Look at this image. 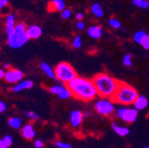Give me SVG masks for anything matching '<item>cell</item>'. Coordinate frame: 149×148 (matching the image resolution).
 Returning <instances> with one entry per match:
<instances>
[{"label": "cell", "mask_w": 149, "mask_h": 148, "mask_svg": "<svg viewBox=\"0 0 149 148\" xmlns=\"http://www.w3.org/2000/svg\"><path fill=\"white\" fill-rule=\"evenodd\" d=\"M72 96L83 101H90L98 96V92L92 80L77 76L67 83Z\"/></svg>", "instance_id": "obj_1"}, {"label": "cell", "mask_w": 149, "mask_h": 148, "mask_svg": "<svg viewBox=\"0 0 149 148\" xmlns=\"http://www.w3.org/2000/svg\"><path fill=\"white\" fill-rule=\"evenodd\" d=\"M92 82L97 90L98 96L107 99L113 98L121 83L106 73H100L96 75L92 78Z\"/></svg>", "instance_id": "obj_2"}, {"label": "cell", "mask_w": 149, "mask_h": 148, "mask_svg": "<svg viewBox=\"0 0 149 148\" xmlns=\"http://www.w3.org/2000/svg\"><path fill=\"white\" fill-rule=\"evenodd\" d=\"M138 96V91L134 87L126 83L121 82L115 95L112 98V100L120 105L129 106L134 103Z\"/></svg>", "instance_id": "obj_3"}, {"label": "cell", "mask_w": 149, "mask_h": 148, "mask_svg": "<svg viewBox=\"0 0 149 148\" xmlns=\"http://www.w3.org/2000/svg\"><path fill=\"white\" fill-rule=\"evenodd\" d=\"M29 40L27 35V26L23 22L17 23L13 30L7 35V44L13 49L22 47Z\"/></svg>", "instance_id": "obj_4"}, {"label": "cell", "mask_w": 149, "mask_h": 148, "mask_svg": "<svg viewBox=\"0 0 149 148\" xmlns=\"http://www.w3.org/2000/svg\"><path fill=\"white\" fill-rule=\"evenodd\" d=\"M56 79L61 83H68L77 76V74L74 67L68 62H61L54 68Z\"/></svg>", "instance_id": "obj_5"}, {"label": "cell", "mask_w": 149, "mask_h": 148, "mask_svg": "<svg viewBox=\"0 0 149 148\" xmlns=\"http://www.w3.org/2000/svg\"><path fill=\"white\" fill-rule=\"evenodd\" d=\"M94 108L98 114L104 116L111 115L116 110L115 102L112 101V99H107V98H101L100 99H99L95 103Z\"/></svg>", "instance_id": "obj_6"}, {"label": "cell", "mask_w": 149, "mask_h": 148, "mask_svg": "<svg viewBox=\"0 0 149 148\" xmlns=\"http://www.w3.org/2000/svg\"><path fill=\"white\" fill-rule=\"evenodd\" d=\"M116 114L119 119L123 121L124 122L132 123L136 122L138 115H139V111L136 108H130V107H120L117 109Z\"/></svg>", "instance_id": "obj_7"}, {"label": "cell", "mask_w": 149, "mask_h": 148, "mask_svg": "<svg viewBox=\"0 0 149 148\" xmlns=\"http://www.w3.org/2000/svg\"><path fill=\"white\" fill-rule=\"evenodd\" d=\"M24 74L22 71L16 69V68H10L6 71V75L4 79L9 83H17L21 82L23 79Z\"/></svg>", "instance_id": "obj_8"}, {"label": "cell", "mask_w": 149, "mask_h": 148, "mask_svg": "<svg viewBox=\"0 0 149 148\" xmlns=\"http://www.w3.org/2000/svg\"><path fill=\"white\" fill-rule=\"evenodd\" d=\"M84 114L79 110H74L70 113V116H69V121L70 123L73 127L77 128L81 125L83 119H84Z\"/></svg>", "instance_id": "obj_9"}, {"label": "cell", "mask_w": 149, "mask_h": 148, "mask_svg": "<svg viewBox=\"0 0 149 148\" xmlns=\"http://www.w3.org/2000/svg\"><path fill=\"white\" fill-rule=\"evenodd\" d=\"M43 30L38 25H30L27 27V35L29 39H37L42 35Z\"/></svg>", "instance_id": "obj_10"}, {"label": "cell", "mask_w": 149, "mask_h": 148, "mask_svg": "<svg viewBox=\"0 0 149 148\" xmlns=\"http://www.w3.org/2000/svg\"><path fill=\"white\" fill-rule=\"evenodd\" d=\"M22 135L24 138H26L28 140L33 139L36 136L34 126L31 123H28V124L24 125L22 129Z\"/></svg>", "instance_id": "obj_11"}, {"label": "cell", "mask_w": 149, "mask_h": 148, "mask_svg": "<svg viewBox=\"0 0 149 148\" xmlns=\"http://www.w3.org/2000/svg\"><path fill=\"white\" fill-rule=\"evenodd\" d=\"M33 87V82L30 80H23L19 82L15 86L11 88V91L13 92H20L23 90H29Z\"/></svg>", "instance_id": "obj_12"}, {"label": "cell", "mask_w": 149, "mask_h": 148, "mask_svg": "<svg viewBox=\"0 0 149 148\" xmlns=\"http://www.w3.org/2000/svg\"><path fill=\"white\" fill-rule=\"evenodd\" d=\"M87 34L92 39H100L103 35V30H102L101 27L94 25V26H91L88 28Z\"/></svg>", "instance_id": "obj_13"}, {"label": "cell", "mask_w": 149, "mask_h": 148, "mask_svg": "<svg viewBox=\"0 0 149 148\" xmlns=\"http://www.w3.org/2000/svg\"><path fill=\"white\" fill-rule=\"evenodd\" d=\"M16 23H15V16L13 13H9L6 16V35H9L14 28Z\"/></svg>", "instance_id": "obj_14"}, {"label": "cell", "mask_w": 149, "mask_h": 148, "mask_svg": "<svg viewBox=\"0 0 149 148\" xmlns=\"http://www.w3.org/2000/svg\"><path fill=\"white\" fill-rule=\"evenodd\" d=\"M134 108H136L138 111L144 110L148 106V99L145 96H140L139 95L136 99V100L133 103Z\"/></svg>", "instance_id": "obj_15"}, {"label": "cell", "mask_w": 149, "mask_h": 148, "mask_svg": "<svg viewBox=\"0 0 149 148\" xmlns=\"http://www.w3.org/2000/svg\"><path fill=\"white\" fill-rule=\"evenodd\" d=\"M40 67H41V69L42 71L45 74V75L49 77V78H52V79H56V76H55V72H54V69L46 62H42L40 64Z\"/></svg>", "instance_id": "obj_16"}, {"label": "cell", "mask_w": 149, "mask_h": 148, "mask_svg": "<svg viewBox=\"0 0 149 148\" xmlns=\"http://www.w3.org/2000/svg\"><path fill=\"white\" fill-rule=\"evenodd\" d=\"M112 127H113L114 131L121 137H125V136L129 135V133H130V129L127 127L120 126L116 122H114L113 124H112Z\"/></svg>", "instance_id": "obj_17"}, {"label": "cell", "mask_w": 149, "mask_h": 148, "mask_svg": "<svg viewBox=\"0 0 149 148\" xmlns=\"http://www.w3.org/2000/svg\"><path fill=\"white\" fill-rule=\"evenodd\" d=\"M91 13L93 15H94L95 17H97V18H102L104 16V10H103L102 6L98 3L91 5Z\"/></svg>", "instance_id": "obj_18"}, {"label": "cell", "mask_w": 149, "mask_h": 148, "mask_svg": "<svg viewBox=\"0 0 149 148\" xmlns=\"http://www.w3.org/2000/svg\"><path fill=\"white\" fill-rule=\"evenodd\" d=\"M51 7L55 11H63L66 8L64 0H51Z\"/></svg>", "instance_id": "obj_19"}, {"label": "cell", "mask_w": 149, "mask_h": 148, "mask_svg": "<svg viewBox=\"0 0 149 148\" xmlns=\"http://www.w3.org/2000/svg\"><path fill=\"white\" fill-rule=\"evenodd\" d=\"M22 119L19 118V117H16V116H13V117H11L9 120H8V124L10 127H12L13 129H21L22 127Z\"/></svg>", "instance_id": "obj_20"}, {"label": "cell", "mask_w": 149, "mask_h": 148, "mask_svg": "<svg viewBox=\"0 0 149 148\" xmlns=\"http://www.w3.org/2000/svg\"><path fill=\"white\" fill-rule=\"evenodd\" d=\"M64 87L65 86L62 84H55L49 88V91H50V93H52L53 95H59L60 92L63 90Z\"/></svg>", "instance_id": "obj_21"}, {"label": "cell", "mask_w": 149, "mask_h": 148, "mask_svg": "<svg viewBox=\"0 0 149 148\" xmlns=\"http://www.w3.org/2000/svg\"><path fill=\"white\" fill-rule=\"evenodd\" d=\"M60 99H68L70 97H72V93H71V90L68 89V87H64L63 90L60 92V94L58 95Z\"/></svg>", "instance_id": "obj_22"}, {"label": "cell", "mask_w": 149, "mask_h": 148, "mask_svg": "<svg viewBox=\"0 0 149 148\" xmlns=\"http://www.w3.org/2000/svg\"><path fill=\"white\" fill-rule=\"evenodd\" d=\"M146 35V33L145 31H142V30H139L137 31L134 35H133V40L135 41V43L140 44H141V41L143 40V38H145V35Z\"/></svg>", "instance_id": "obj_23"}, {"label": "cell", "mask_w": 149, "mask_h": 148, "mask_svg": "<svg viewBox=\"0 0 149 148\" xmlns=\"http://www.w3.org/2000/svg\"><path fill=\"white\" fill-rule=\"evenodd\" d=\"M123 64L124 67H132L133 61H132V56L130 54H125L123 58Z\"/></svg>", "instance_id": "obj_24"}, {"label": "cell", "mask_w": 149, "mask_h": 148, "mask_svg": "<svg viewBox=\"0 0 149 148\" xmlns=\"http://www.w3.org/2000/svg\"><path fill=\"white\" fill-rule=\"evenodd\" d=\"M132 4L141 9H147V0H132Z\"/></svg>", "instance_id": "obj_25"}, {"label": "cell", "mask_w": 149, "mask_h": 148, "mask_svg": "<svg viewBox=\"0 0 149 148\" xmlns=\"http://www.w3.org/2000/svg\"><path fill=\"white\" fill-rule=\"evenodd\" d=\"M108 24L111 28H113L115 29H119L122 27L121 22L117 19H115V18H111V19L108 21Z\"/></svg>", "instance_id": "obj_26"}, {"label": "cell", "mask_w": 149, "mask_h": 148, "mask_svg": "<svg viewBox=\"0 0 149 148\" xmlns=\"http://www.w3.org/2000/svg\"><path fill=\"white\" fill-rule=\"evenodd\" d=\"M82 44H83V41H82V38L80 35H77L76 38H74L73 42H72V45L74 48L76 49H79L82 47Z\"/></svg>", "instance_id": "obj_27"}, {"label": "cell", "mask_w": 149, "mask_h": 148, "mask_svg": "<svg viewBox=\"0 0 149 148\" xmlns=\"http://www.w3.org/2000/svg\"><path fill=\"white\" fill-rule=\"evenodd\" d=\"M54 145L58 148H72V145L67 142H62V141H55Z\"/></svg>", "instance_id": "obj_28"}, {"label": "cell", "mask_w": 149, "mask_h": 148, "mask_svg": "<svg viewBox=\"0 0 149 148\" xmlns=\"http://www.w3.org/2000/svg\"><path fill=\"white\" fill-rule=\"evenodd\" d=\"M25 115L30 120H33V121H36V120H38V118H39L38 115L36 114L35 112H32V111H25Z\"/></svg>", "instance_id": "obj_29"}, {"label": "cell", "mask_w": 149, "mask_h": 148, "mask_svg": "<svg viewBox=\"0 0 149 148\" xmlns=\"http://www.w3.org/2000/svg\"><path fill=\"white\" fill-rule=\"evenodd\" d=\"M142 47L146 50H149V35L146 34L145 35V38H143V40L141 41V44Z\"/></svg>", "instance_id": "obj_30"}, {"label": "cell", "mask_w": 149, "mask_h": 148, "mask_svg": "<svg viewBox=\"0 0 149 148\" xmlns=\"http://www.w3.org/2000/svg\"><path fill=\"white\" fill-rule=\"evenodd\" d=\"M72 15V11L70 9H64L63 11H61V18L64 20H68L71 17Z\"/></svg>", "instance_id": "obj_31"}, {"label": "cell", "mask_w": 149, "mask_h": 148, "mask_svg": "<svg viewBox=\"0 0 149 148\" xmlns=\"http://www.w3.org/2000/svg\"><path fill=\"white\" fill-rule=\"evenodd\" d=\"M9 4V0H0V13H2L5 9H6Z\"/></svg>", "instance_id": "obj_32"}, {"label": "cell", "mask_w": 149, "mask_h": 148, "mask_svg": "<svg viewBox=\"0 0 149 148\" xmlns=\"http://www.w3.org/2000/svg\"><path fill=\"white\" fill-rule=\"evenodd\" d=\"M3 141H4L5 144L9 147V146L12 145V144H13V138H12L11 136H9V135H6V136H5V137L3 138Z\"/></svg>", "instance_id": "obj_33"}, {"label": "cell", "mask_w": 149, "mask_h": 148, "mask_svg": "<svg viewBox=\"0 0 149 148\" xmlns=\"http://www.w3.org/2000/svg\"><path fill=\"white\" fill-rule=\"evenodd\" d=\"M76 26H77V28L78 30H84V29L85 28V27H86L85 23H84L83 21H77Z\"/></svg>", "instance_id": "obj_34"}, {"label": "cell", "mask_w": 149, "mask_h": 148, "mask_svg": "<svg viewBox=\"0 0 149 148\" xmlns=\"http://www.w3.org/2000/svg\"><path fill=\"white\" fill-rule=\"evenodd\" d=\"M34 145H35L36 148H43L45 145H44V143H43L42 140H40V139H36V140L34 142Z\"/></svg>", "instance_id": "obj_35"}, {"label": "cell", "mask_w": 149, "mask_h": 148, "mask_svg": "<svg viewBox=\"0 0 149 148\" xmlns=\"http://www.w3.org/2000/svg\"><path fill=\"white\" fill-rule=\"evenodd\" d=\"M6 103L0 100V114L4 113L5 111H6Z\"/></svg>", "instance_id": "obj_36"}, {"label": "cell", "mask_w": 149, "mask_h": 148, "mask_svg": "<svg viewBox=\"0 0 149 148\" xmlns=\"http://www.w3.org/2000/svg\"><path fill=\"white\" fill-rule=\"evenodd\" d=\"M84 18V14L83 13H81V12H79V13H77L76 14V19L77 21H83Z\"/></svg>", "instance_id": "obj_37"}, {"label": "cell", "mask_w": 149, "mask_h": 148, "mask_svg": "<svg viewBox=\"0 0 149 148\" xmlns=\"http://www.w3.org/2000/svg\"><path fill=\"white\" fill-rule=\"evenodd\" d=\"M0 148H8V146L3 141V138H0Z\"/></svg>", "instance_id": "obj_38"}, {"label": "cell", "mask_w": 149, "mask_h": 148, "mask_svg": "<svg viewBox=\"0 0 149 148\" xmlns=\"http://www.w3.org/2000/svg\"><path fill=\"white\" fill-rule=\"evenodd\" d=\"M6 75V71L3 68H0V79H3Z\"/></svg>", "instance_id": "obj_39"}, {"label": "cell", "mask_w": 149, "mask_h": 148, "mask_svg": "<svg viewBox=\"0 0 149 148\" xmlns=\"http://www.w3.org/2000/svg\"><path fill=\"white\" fill-rule=\"evenodd\" d=\"M4 68L6 69V70H8V69H10L11 67H10V65H9L8 63H5V64H4Z\"/></svg>", "instance_id": "obj_40"}, {"label": "cell", "mask_w": 149, "mask_h": 148, "mask_svg": "<svg viewBox=\"0 0 149 148\" xmlns=\"http://www.w3.org/2000/svg\"><path fill=\"white\" fill-rule=\"evenodd\" d=\"M147 6H148V8H149V0H147Z\"/></svg>", "instance_id": "obj_41"}, {"label": "cell", "mask_w": 149, "mask_h": 148, "mask_svg": "<svg viewBox=\"0 0 149 148\" xmlns=\"http://www.w3.org/2000/svg\"><path fill=\"white\" fill-rule=\"evenodd\" d=\"M144 148H149V146H146V147H144Z\"/></svg>", "instance_id": "obj_42"}]
</instances>
